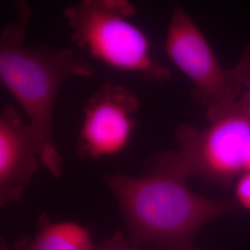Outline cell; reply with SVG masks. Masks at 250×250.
Masks as SVG:
<instances>
[{
    "label": "cell",
    "mask_w": 250,
    "mask_h": 250,
    "mask_svg": "<svg viewBox=\"0 0 250 250\" xmlns=\"http://www.w3.org/2000/svg\"><path fill=\"white\" fill-rule=\"evenodd\" d=\"M104 181L125 218L134 247L154 245L158 250H197V232L216 218L240 208L235 199L198 196L188 178L147 158L144 173H110Z\"/></svg>",
    "instance_id": "1"
},
{
    "label": "cell",
    "mask_w": 250,
    "mask_h": 250,
    "mask_svg": "<svg viewBox=\"0 0 250 250\" xmlns=\"http://www.w3.org/2000/svg\"><path fill=\"white\" fill-rule=\"evenodd\" d=\"M234 194V199L240 208H244L250 211V172L242 175L235 182Z\"/></svg>",
    "instance_id": "9"
},
{
    "label": "cell",
    "mask_w": 250,
    "mask_h": 250,
    "mask_svg": "<svg viewBox=\"0 0 250 250\" xmlns=\"http://www.w3.org/2000/svg\"><path fill=\"white\" fill-rule=\"evenodd\" d=\"M178 151H162L149 159L188 178L230 187L248 172L250 114L238 100L228 112L199 129L182 123L175 129Z\"/></svg>",
    "instance_id": "4"
},
{
    "label": "cell",
    "mask_w": 250,
    "mask_h": 250,
    "mask_svg": "<svg viewBox=\"0 0 250 250\" xmlns=\"http://www.w3.org/2000/svg\"><path fill=\"white\" fill-rule=\"evenodd\" d=\"M140 110V101L125 85L107 82L87 99L74 152L85 160H101L128 146Z\"/></svg>",
    "instance_id": "6"
},
{
    "label": "cell",
    "mask_w": 250,
    "mask_h": 250,
    "mask_svg": "<svg viewBox=\"0 0 250 250\" xmlns=\"http://www.w3.org/2000/svg\"><path fill=\"white\" fill-rule=\"evenodd\" d=\"M36 134L18 108L7 104L0 112V205L21 198L39 167Z\"/></svg>",
    "instance_id": "7"
},
{
    "label": "cell",
    "mask_w": 250,
    "mask_h": 250,
    "mask_svg": "<svg viewBox=\"0 0 250 250\" xmlns=\"http://www.w3.org/2000/svg\"><path fill=\"white\" fill-rule=\"evenodd\" d=\"M94 250H139L135 247L130 246L126 239L124 233L116 232L107 241L95 247Z\"/></svg>",
    "instance_id": "10"
},
{
    "label": "cell",
    "mask_w": 250,
    "mask_h": 250,
    "mask_svg": "<svg viewBox=\"0 0 250 250\" xmlns=\"http://www.w3.org/2000/svg\"><path fill=\"white\" fill-rule=\"evenodd\" d=\"M33 10L16 4V18L0 33V81L17 100L36 135L41 164L55 178L62 175L63 160L54 140L55 107L63 83L72 76L91 78L94 68L77 51L25 45Z\"/></svg>",
    "instance_id": "2"
},
{
    "label": "cell",
    "mask_w": 250,
    "mask_h": 250,
    "mask_svg": "<svg viewBox=\"0 0 250 250\" xmlns=\"http://www.w3.org/2000/svg\"><path fill=\"white\" fill-rule=\"evenodd\" d=\"M135 12L126 0H82L65 8L63 15L77 47L111 69L161 85L171 72L154 57L148 36L133 21Z\"/></svg>",
    "instance_id": "3"
},
{
    "label": "cell",
    "mask_w": 250,
    "mask_h": 250,
    "mask_svg": "<svg viewBox=\"0 0 250 250\" xmlns=\"http://www.w3.org/2000/svg\"><path fill=\"white\" fill-rule=\"evenodd\" d=\"M241 102L242 105L247 109V111L250 114V88L246 90L242 94L240 99H238Z\"/></svg>",
    "instance_id": "11"
},
{
    "label": "cell",
    "mask_w": 250,
    "mask_h": 250,
    "mask_svg": "<svg viewBox=\"0 0 250 250\" xmlns=\"http://www.w3.org/2000/svg\"><path fill=\"white\" fill-rule=\"evenodd\" d=\"M250 161H249V165H248V172L247 173H250Z\"/></svg>",
    "instance_id": "12"
},
{
    "label": "cell",
    "mask_w": 250,
    "mask_h": 250,
    "mask_svg": "<svg viewBox=\"0 0 250 250\" xmlns=\"http://www.w3.org/2000/svg\"><path fill=\"white\" fill-rule=\"evenodd\" d=\"M88 230L72 222L52 223L42 213L34 236L22 235L12 248L1 243V250H94Z\"/></svg>",
    "instance_id": "8"
},
{
    "label": "cell",
    "mask_w": 250,
    "mask_h": 250,
    "mask_svg": "<svg viewBox=\"0 0 250 250\" xmlns=\"http://www.w3.org/2000/svg\"><path fill=\"white\" fill-rule=\"evenodd\" d=\"M163 50L193 84L192 99L209 122L228 112L250 88V44L232 69L224 70L194 20L180 6L171 13Z\"/></svg>",
    "instance_id": "5"
}]
</instances>
